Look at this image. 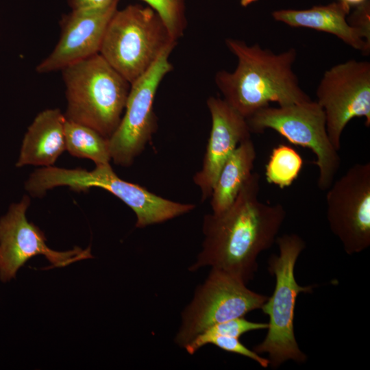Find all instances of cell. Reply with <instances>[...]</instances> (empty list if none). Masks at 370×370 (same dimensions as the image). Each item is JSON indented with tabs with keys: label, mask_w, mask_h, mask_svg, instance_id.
<instances>
[{
	"label": "cell",
	"mask_w": 370,
	"mask_h": 370,
	"mask_svg": "<svg viewBox=\"0 0 370 370\" xmlns=\"http://www.w3.org/2000/svg\"><path fill=\"white\" fill-rule=\"evenodd\" d=\"M260 182L253 172L229 208L205 215L202 249L189 270L209 266L246 284L254 278L259 255L275 243L286 216L281 204L260 200Z\"/></svg>",
	"instance_id": "obj_1"
},
{
	"label": "cell",
	"mask_w": 370,
	"mask_h": 370,
	"mask_svg": "<svg viewBox=\"0 0 370 370\" xmlns=\"http://www.w3.org/2000/svg\"><path fill=\"white\" fill-rule=\"evenodd\" d=\"M225 45L236 57L237 66L232 72L218 71L214 82L223 99L245 119L271 103L287 106L311 100L293 69L295 48L275 53L234 38L226 39Z\"/></svg>",
	"instance_id": "obj_2"
},
{
	"label": "cell",
	"mask_w": 370,
	"mask_h": 370,
	"mask_svg": "<svg viewBox=\"0 0 370 370\" xmlns=\"http://www.w3.org/2000/svg\"><path fill=\"white\" fill-rule=\"evenodd\" d=\"M61 71L67 100L65 119L90 127L109 138L121 121L129 82L99 53Z\"/></svg>",
	"instance_id": "obj_3"
},
{
	"label": "cell",
	"mask_w": 370,
	"mask_h": 370,
	"mask_svg": "<svg viewBox=\"0 0 370 370\" xmlns=\"http://www.w3.org/2000/svg\"><path fill=\"white\" fill-rule=\"evenodd\" d=\"M279 254L268 261V271L275 276L273 292L262 306L263 313L269 317L267 333L264 340L254 347L257 354L269 356L273 369L293 360L305 362L307 356L301 350L294 331L296 300L299 293L312 292V286H301L296 280L295 268L306 243L296 234H285L275 241Z\"/></svg>",
	"instance_id": "obj_4"
},
{
	"label": "cell",
	"mask_w": 370,
	"mask_h": 370,
	"mask_svg": "<svg viewBox=\"0 0 370 370\" xmlns=\"http://www.w3.org/2000/svg\"><path fill=\"white\" fill-rule=\"evenodd\" d=\"M176 44L151 8L129 5L111 18L99 53L131 84Z\"/></svg>",
	"instance_id": "obj_5"
},
{
	"label": "cell",
	"mask_w": 370,
	"mask_h": 370,
	"mask_svg": "<svg viewBox=\"0 0 370 370\" xmlns=\"http://www.w3.org/2000/svg\"><path fill=\"white\" fill-rule=\"evenodd\" d=\"M35 180L42 193L61 186H69L71 190L78 192L86 191L92 187L103 188L120 199L134 212L136 227L138 228L165 222L195 208L193 204L166 199L145 187L120 178L110 163L96 164L92 171L45 166L37 171Z\"/></svg>",
	"instance_id": "obj_6"
},
{
	"label": "cell",
	"mask_w": 370,
	"mask_h": 370,
	"mask_svg": "<svg viewBox=\"0 0 370 370\" xmlns=\"http://www.w3.org/2000/svg\"><path fill=\"white\" fill-rule=\"evenodd\" d=\"M246 120L251 133L272 130L291 143L310 149L318 168V187L326 190L331 186L340 168L341 158L329 138L324 111L316 101L269 106Z\"/></svg>",
	"instance_id": "obj_7"
},
{
	"label": "cell",
	"mask_w": 370,
	"mask_h": 370,
	"mask_svg": "<svg viewBox=\"0 0 370 370\" xmlns=\"http://www.w3.org/2000/svg\"><path fill=\"white\" fill-rule=\"evenodd\" d=\"M268 296L256 293L234 276L212 269L198 286L190 303L182 314V323L175 342L185 347L210 327L232 319L245 317L260 309Z\"/></svg>",
	"instance_id": "obj_8"
},
{
	"label": "cell",
	"mask_w": 370,
	"mask_h": 370,
	"mask_svg": "<svg viewBox=\"0 0 370 370\" xmlns=\"http://www.w3.org/2000/svg\"><path fill=\"white\" fill-rule=\"evenodd\" d=\"M173 49L164 51L145 73L130 84L125 114L108 138L111 159L117 165L130 166L157 130L153 103L160 84L173 69L169 60Z\"/></svg>",
	"instance_id": "obj_9"
},
{
	"label": "cell",
	"mask_w": 370,
	"mask_h": 370,
	"mask_svg": "<svg viewBox=\"0 0 370 370\" xmlns=\"http://www.w3.org/2000/svg\"><path fill=\"white\" fill-rule=\"evenodd\" d=\"M316 96L329 138L339 151L342 133L351 120L362 117L370 125V62L349 60L332 66L323 73Z\"/></svg>",
	"instance_id": "obj_10"
},
{
	"label": "cell",
	"mask_w": 370,
	"mask_h": 370,
	"mask_svg": "<svg viewBox=\"0 0 370 370\" xmlns=\"http://www.w3.org/2000/svg\"><path fill=\"white\" fill-rule=\"evenodd\" d=\"M326 218L348 255L370 246V163H357L326 190Z\"/></svg>",
	"instance_id": "obj_11"
},
{
	"label": "cell",
	"mask_w": 370,
	"mask_h": 370,
	"mask_svg": "<svg viewBox=\"0 0 370 370\" xmlns=\"http://www.w3.org/2000/svg\"><path fill=\"white\" fill-rule=\"evenodd\" d=\"M30 199L25 195L19 203L12 204L8 213L0 219V280L10 281L18 270L36 255H44L53 267L92 258L90 248L75 247L66 251H57L46 244V237L33 223L29 222L26 211Z\"/></svg>",
	"instance_id": "obj_12"
},
{
	"label": "cell",
	"mask_w": 370,
	"mask_h": 370,
	"mask_svg": "<svg viewBox=\"0 0 370 370\" xmlns=\"http://www.w3.org/2000/svg\"><path fill=\"white\" fill-rule=\"evenodd\" d=\"M120 0L100 9L72 10L63 16L58 42L36 68L39 73L64 67L99 53L107 26Z\"/></svg>",
	"instance_id": "obj_13"
},
{
	"label": "cell",
	"mask_w": 370,
	"mask_h": 370,
	"mask_svg": "<svg viewBox=\"0 0 370 370\" xmlns=\"http://www.w3.org/2000/svg\"><path fill=\"white\" fill-rule=\"evenodd\" d=\"M211 116V130L201 169L194 177L201 200L211 196L219 172L233 151L243 140L251 138L245 117L223 99L210 97L206 101Z\"/></svg>",
	"instance_id": "obj_14"
},
{
	"label": "cell",
	"mask_w": 370,
	"mask_h": 370,
	"mask_svg": "<svg viewBox=\"0 0 370 370\" xmlns=\"http://www.w3.org/2000/svg\"><path fill=\"white\" fill-rule=\"evenodd\" d=\"M350 8L348 4L338 1L306 10H278L271 15L275 21L292 27L309 28L332 34L363 55L369 56L370 47L347 21Z\"/></svg>",
	"instance_id": "obj_15"
},
{
	"label": "cell",
	"mask_w": 370,
	"mask_h": 370,
	"mask_svg": "<svg viewBox=\"0 0 370 370\" xmlns=\"http://www.w3.org/2000/svg\"><path fill=\"white\" fill-rule=\"evenodd\" d=\"M65 120L58 108L38 114L24 136L16 166H52L66 150Z\"/></svg>",
	"instance_id": "obj_16"
},
{
	"label": "cell",
	"mask_w": 370,
	"mask_h": 370,
	"mask_svg": "<svg viewBox=\"0 0 370 370\" xmlns=\"http://www.w3.org/2000/svg\"><path fill=\"white\" fill-rule=\"evenodd\" d=\"M256 158L255 145L250 138L241 142L222 166L210 196L213 213L229 208L253 173Z\"/></svg>",
	"instance_id": "obj_17"
},
{
	"label": "cell",
	"mask_w": 370,
	"mask_h": 370,
	"mask_svg": "<svg viewBox=\"0 0 370 370\" xmlns=\"http://www.w3.org/2000/svg\"><path fill=\"white\" fill-rule=\"evenodd\" d=\"M64 136L66 150L72 156L90 159L95 164L110 163L108 138L92 128L66 119Z\"/></svg>",
	"instance_id": "obj_18"
},
{
	"label": "cell",
	"mask_w": 370,
	"mask_h": 370,
	"mask_svg": "<svg viewBox=\"0 0 370 370\" xmlns=\"http://www.w3.org/2000/svg\"><path fill=\"white\" fill-rule=\"evenodd\" d=\"M303 159L292 147L281 144L273 149L266 164L267 182L280 188L290 186L298 177Z\"/></svg>",
	"instance_id": "obj_19"
},
{
	"label": "cell",
	"mask_w": 370,
	"mask_h": 370,
	"mask_svg": "<svg viewBox=\"0 0 370 370\" xmlns=\"http://www.w3.org/2000/svg\"><path fill=\"white\" fill-rule=\"evenodd\" d=\"M267 328L268 323L250 321L244 317L234 318L217 323L206 329L184 348L189 354H193L206 345L207 340L212 336H227L239 338L248 332L267 330Z\"/></svg>",
	"instance_id": "obj_20"
},
{
	"label": "cell",
	"mask_w": 370,
	"mask_h": 370,
	"mask_svg": "<svg viewBox=\"0 0 370 370\" xmlns=\"http://www.w3.org/2000/svg\"><path fill=\"white\" fill-rule=\"evenodd\" d=\"M160 17L172 37L177 41L186 30L184 0H143Z\"/></svg>",
	"instance_id": "obj_21"
},
{
	"label": "cell",
	"mask_w": 370,
	"mask_h": 370,
	"mask_svg": "<svg viewBox=\"0 0 370 370\" xmlns=\"http://www.w3.org/2000/svg\"><path fill=\"white\" fill-rule=\"evenodd\" d=\"M207 344H212L223 351L247 357L254 360L263 368H267L269 366V361L267 358L261 357L254 350L247 348L238 338L215 336L208 338L206 341Z\"/></svg>",
	"instance_id": "obj_22"
},
{
	"label": "cell",
	"mask_w": 370,
	"mask_h": 370,
	"mask_svg": "<svg viewBox=\"0 0 370 370\" xmlns=\"http://www.w3.org/2000/svg\"><path fill=\"white\" fill-rule=\"evenodd\" d=\"M355 7L347 16V21L370 47V1L367 0Z\"/></svg>",
	"instance_id": "obj_23"
},
{
	"label": "cell",
	"mask_w": 370,
	"mask_h": 370,
	"mask_svg": "<svg viewBox=\"0 0 370 370\" xmlns=\"http://www.w3.org/2000/svg\"><path fill=\"white\" fill-rule=\"evenodd\" d=\"M116 0H68L72 10H92L107 7Z\"/></svg>",
	"instance_id": "obj_24"
},
{
	"label": "cell",
	"mask_w": 370,
	"mask_h": 370,
	"mask_svg": "<svg viewBox=\"0 0 370 370\" xmlns=\"http://www.w3.org/2000/svg\"><path fill=\"white\" fill-rule=\"evenodd\" d=\"M338 1H343L348 4L349 6H357L365 2L367 0H338Z\"/></svg>",
	"instance_id": "obj_25"
},
{
	"label": "cell",
	"mask_w": 370,
	"mask_h": 370,
	"mask_svg": "<svg viewBox=\"0 0 370 370\" xmlns=\"http://www.w3.org/2000/svg\"><path fill=\"white\" fill-rule=\"evenodd\" d=\"M258 0H240V3L243 7H247Z\"/></svg>",
	"instance_id": "obj_26"
}]
</instances>
